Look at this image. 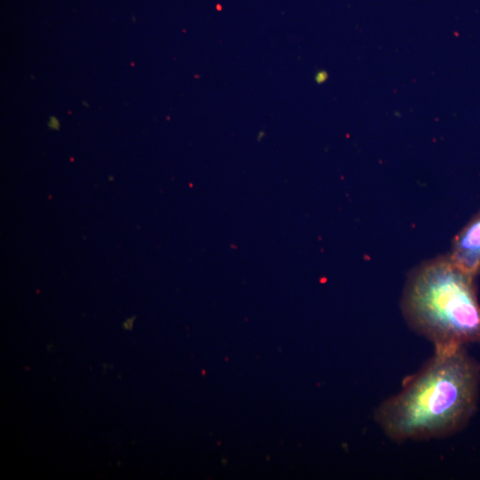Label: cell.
<instances>
[{
    "label": "cell",
    "instance_id": "obj_1",
    "mask_svg": "<svg viewBox=\"0 0 480 480\" xmlns=\"http://www.w3.org/2000/svg\"><path fill=\"white\" fill-rule=\"evenodd\" d=\"M434 354L375 410L383 433L396 442L442 438L462 429L474 415L479 364L464 346L434 348Z\"/></svg>",
    "mask_w": 480,
    "mask_h": 480
},
{
    "label": "cell",
    "instance_id": "obj_2",
    "mask_svg": "<svg viewBox=\"0 0 480 480\" xmlns=\"http://www.w3.org/2000/svg\"><path fill=\"white\" fill-rule=\"evenodd\" d=\"M476 275L451 255L436 257L414 268L401 298L408 325L434 348L480 342Z\"/></svg>",
    "mask_w": 480,
    "mask_h": 480
},
{
    "label": "cell",
    "instance_id": "obj_3",
    "mask_svg": "<svg viewBox=\"0 0 480 480\" xmlns=\"http://www.w3.org/2000/svg\"><path fill=\"white\" fill-rule=\"evenodd\" d=\"M450 255L475 274L480 269V212L455 236Z\"/></svg>",
    "mask_w": 480,
    "mask_h": 480
},
{
    "label": "cell",
    "instance_id": "obj_4",
    "mask_svg": "<svg viewBox=\"0 0 480 480\" xmlns=\"http://www.w3.org/2000/svg\"><path fill=\"white\" fill-rule=\"evenodd\" d=\"M325 77H326V74L324 73V72H323L322 74H321V73H320V74H317V76H316V81H317L318 83L324 82V79H325Z\"/></svg>",
    "mask_w": 480,
    "mask_h": 480
}]
</instances>
